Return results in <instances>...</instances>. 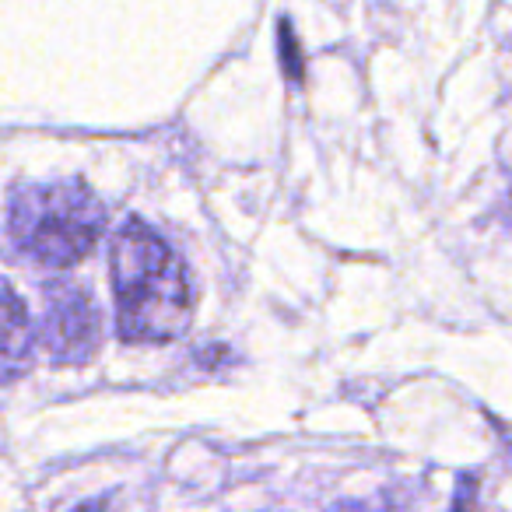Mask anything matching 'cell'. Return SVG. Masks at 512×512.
Here are the masks:
<instances>
[{
	"label": "cell",
	"mask_w": 512,
	"mask_h": 512,
	"mask_svg": "<svg viewBox=\"0 0 512 512\" xmlns=\"http://www.w3.org/2000/svg\"><path fill=\"white\" fill-rule=\"evenodd\" d=\"M109 271L116 295V334L127 344H165L190 330L197 295L186 264L144 221L130 218L113 235Z\"/></svg>",
	"instance_id": "6da1fadb"
},
{
	"label": "cell",
	"mask_w": 512,
	"mask_h": 512,
	"mask_svg": "<svg viewBox=\"0 0 512 512\" xmlns=\"http://www.w3.org/2000/svg\"><path fill=\"white\" fill-rule=\"evenodd\" d=\"M8 232L29 260L64 271L81 264L106 232V207L81 179L15 186Z\"/></svg>",
	"instance_id": "7a4b0ae2"
},
{
	"label": "cell",
	"mask_w": 512,
	"mask_h": 512,
	"mask_svg": "<svg viewBox=\"0 0 512 512\" xmlns=\"http://www.w3.org/2000/svg\"><path fill=\"white\" fill-rule=\"evenodd\" d=\"M36 341L57 365H85L99 351V309L71 281L46 285V313Z\"/></svg>",
	"instance_id": "3957f363"
},
{
	"label": "cell",
	"mask_w": 512,
	"mask_h": 512,
	"mask_svg": "<svg viewBox=\"0 0 512 512\" xmlns=\"http://www.w3.org/2000/svg\"><path fill=\"white\" fill-rule=\"evenodd\" d=\"M36 351V330H32L29 309L22 295L0 278V365L22 369Z\"/></svg>",
	"instance_id": "277c9868"
},
{
	"label": "cell",
	"mask_w": 512,
	"mask_h": 512,
	"mask_svg": "<svg viewBox=\"0 0 512 512\" xmlns=\"http://www.w3.org/2000/svg\"><path fill=\"white\" fill-rule=\"evenodd\" d=\"M453 512H477V498H474V481L463 477L460 488H456V498H453Z\"/></svg>",
	"instance_id": "5b68a950"
},
{
	"label": "cell",
	"mask_w": 512,
	"mask_h": 512,
	"mask_svg": "<svg viewBox=\"0 0 512 512\" xmlns=\"http://www.w3.org/2000/svg\"><path fill=\"white\" fill-rule=\"evenodd\" d=\"M74 512H109V505L106 502H85V505H78Z\"/></svg>",
	"instance_id": "8992f818"
}]
</instances>
